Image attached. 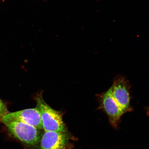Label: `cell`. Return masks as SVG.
<instances>
[{
	"label": "cell",
	"instance_id": "6",
	"mask_svg": "<svg viewBox=\"0 0 149 149\" xmlns=\"http://www.w3.org/2000/svg\"><path fill=\"white\" fill-rule=\"evenodd\" d=\"M40 141L41 149H66L68 139L65 133L45 132Z\"/></svg>",
	"mask_w": 149,
	"mask_h": 149
},
{
	"label": "cell",
	"instance_id": "3",
	"mask_svg": "<svg viewBox=\"0 0 149 149\" xmlns=\"http://www.w3.org/2000/svg\"><path fill=\"white\" fill-rule=\"evenodd\" d=\"M6 126L15 137L29 146H35L40 141L39 129L30 125L22 122H14Z\"/></svg>",
	"mask_w": 149,
	"mask_h": 149
},
{
	"label": "cell",
	"instance_id": "1",
	"mask_svg": "<svg viewBox=\"0 0 149 149\" xmlns=\"http://www.w3.org/2000/svg\"><path fill=\"white\" fill-rule=\"evenodd\" d=\"M36 100V108L40 112L42 129L45 132L65 133L66 128L60 113L46 103L42 94H39Z\"/></svg>",
	"mask_w": 149,
	"mask_h": 149
},
{
	"label": "cell",
	"instance_id": "7",
	"mask_svg": "<svg viewBox=\"0 0 149 149\" xmlns=\"http://www.w3.org/2000/svg\"><path fill=\"white\" fill-rule=\"evenodd\" d=\"M8 113L6 105L0 99V117L4 116Z\"/></svg>",
	"mask_w": 149,
	"mask_h": 149
},
{
	"label": "cell",
	"instance_id": "2",
	"mask_svg": "<svg viewBox=\"0 0 149 149\" xmlns=\"http://www.w3.org/2000/svg\"><path fill=\"white\" fill-rule=\"evenodd\" d=\"M109 89L113 100L125 113L133 111L130 104V85L125 78L122 76L115 77Z\"/></svg>",
	"mask_w": 149,
	"mask_h": 149
},
{
	"label": "cell",
	"instance_id": "4",
	"mask_svg": "<svg viewBox=\"0 0 149 149\" xmlns=\"http://www.w3.org/2000/svg\"><path fill=\"white\" fill-rule=\"evenodd\" d=\"M99 108L107 115L111 126L118 128L121 118L125 113L113 100L110 91H107L98 95Z\"/></svg>",
	"mask_w": 149,
	"mask_h": 149
},
{
	"label": "cell",
	"instance_id": "5",
	"mask_svg": "<svg viewBox=\"0 0 149 149\" xmlns=\"http://www.w3.org/2000/svg\"><path fill=\"white\" fill-rule=\"evenodd\" d=\"M14 122L25 123L38 129H42L40 112L36 108L8 113L0 117V122L6 126Z\"/></svg>",
	"mask_w": 149,
	"mask_h": 149
}]
</instances>
